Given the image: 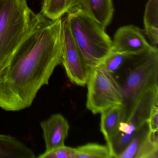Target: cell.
I'll use <instances>...</instances> for the list:
<instances>
[{
	"mask_svg": "<svg viewBox=\"0 0 158 158\" xmlns=\"http://www.w3.org/2000/svg\"><path fill=\"white\" fill-rule=\"evenodd\" d=\"M62 18L35 15L24 38L0 66V108L18 111L31 106L62 63Z\"/></svg>",
	"mask_w": 158,
	"mask_h": 158,
	"instance_id": "6da1fadb",
	"label": "cell"
},
{
	"mask_svg": "<svg viewBox=\"0 0 158 158\" xmlns=\"http://www.w3.org/2000/svg\"><path fill=\"white\" fill-rule=\"evenodd\" d=\"M75 43L91 69L99 65L111 51L112 40L104 27L78 8L65 17Z\"/></svg>",
	"mask_w": 158,
	"mask_h": 158,
	"instance_id": "7a4b0ae2",
	"label": "cell"
},
{
	"mask_svg": "<svg viewBox=\"0 0 158 158\" xmlns=\"http://www.w3.org/2000/svg\"><path fill=\"white\" fill-rule=\"evenodd\" d=\"M35 15L27 0H0V66L24 38Z\"/></svg>",
	"mask_w": 158,
	"mask_h": 158,
	"instance_id": "3957f363",
	"label": "cell"
},
{
	"mask_svg": "<svg viewBox=\"0 0 158 158\" xmlns=\"http://www.w3.org/2000/svg\"><path fill=\"white\" fill-rule=\"evenodd\" d=\"M120 84L127 114L134 102L145 91L158 85V50L153 46L147 52L135 56Z\"/></svg>",
	"mask_w": 158,
	"mask_h": 158,
	"instance_id": "277c9868",
	"label": "cell"
},
{
	"mask_svg": "<svg viewBox=\"0 0 158 158\" xmlns=\"http://www.w3.org/2000/svg\"><path fill=\"white\" fill-rule=\"evenodd\" d=\"M158 104V85L143 92L127 112L126 118L119 125L114 137L107 145L113 158H118L138 131L147 123L152 107Z\"/></svg>",
	"mask_w": 158,
	"mask_h": 158,
	"instance_id": "5b68a950",
	"label": "cell"
},
{
	"mask_svg": "<svg viewBox=\"0 0 158 158\" xmlns=\"http://www.w3.org/2000/svg\"><path fill=\"white\" fill-rule=\"evenodd\" d=\"M87 85L86 107L93 114L124 105L121 85L114 74L98 65L90 69Z\"/></svg>",
	"mask_w": 158,
	"mask_h": 158,
	"instance_id": "8992f818",
	"label": "cell"
},
{
	"mask_svg": "<svg viewBox=\"0 0 158 158\" xmlns=\"http://www.w3.org/2000/svg\"><path fill=\"white\" fill-rule=\"evenodd\" d=\"M61 48L62 63L67 77L77 85H85L90 68L75 43L65 18L62 20V24Z\"/></svg>",
	"mask_w": 158,
	"mask_h": 158,
	"instance_id": "52a82bcc",
	"label": "cell"
},
{
	"mask_svg": "<svg viewBox=\"0 0 158 158\" xmlns=\"http://www.w3.org/2000/svg\"><path fill=\"white\" fill-rule=\"evenodd\" d=\"M152 46L148 43L139 28L130 25L122 27L116 31L112 43L111 51L138 56L147 52Z\"/></svg>",
	"mask_w": 158,
	"mask_h": 158,
	"instance_id": "ba28073f",
	"label": "cell"
},
{
	"mask_svg": "<svg viewBox=\"0 0 158 158\" xmlns=\"http://www.w3.org/2000/svg\"><path fill=\"white\" fill-rule=\"evenodd\" d=\"M46 146L50 151L64 145L70 129L69 123L61 114H55L40 123Z\"/></svg>",
	"mask_w": 158,
	"mask_h": 158,
	"instance_id": "9c48e42d",
	"label": "cell"
},
{
	"mask_svg": "<svg viewBox=\"0 0 158 158\" xmlns=\"http://www.w3.org/2000/svg\"><path fill=\"white\" fill-rule=\"evenodd\" d=\"M76 8L82 10L106 28L112 19V0H79Z\"/></svg>",
	"mask_w": 158,
	"mask_h": 158,
	"instance_id": "30bf717a",
	"label": "cell"
},
{
	"mask_svg": "<svg viewBox=\"0 0 158 158\" xmlns=\"http://www.w3.org/2000/svg\"><path fill=\"white\" fill-rule=\"evenodd\" d=\"M101 114L100 130L107 144L116 135L120 124L125 120L127 111L124 105H117L109 108Z\"/></svg>",
	"mask_w": 158,
	"mask_h": 158,
	"instance_id": "8fae6325",
	"label": "cell"
},
{
	"mask_svg": "<svg viewBox=\"0 0 158 158\" xmlns=\"http://www.w3.org/2000/svg\"><path fill=\"white\" fill-rule=\"evenodd\" d=\"M34 152L14 137L0 134V158H35Z\"/></svg>",
	"mask_w": 158,
	"mask_h": 158,
	"instance_id": "7c38bea8",
	"label": "cell"
},
{
	"mask_svg": "<svg viewBox=\"0 0 158 158\" xmlns=\"http://www.w3.org/2000/svg\"><path fill=\"white\" fill-rule=\"evenodd\" d=\"M145 34L152 46L158 43V0H148L144 15Z\"/></svg>",
	"mask_w": 158,
	"mask_h": 158,
	"instance_id": "4fadbf2b",
	"label": "cell"
},
{
	"mask_svg": "<svg viewBox=\"0 0 158 158\" xmlns=\"http://www.w3.org/2000/svg\"><path fill=\"white\" fill-rule=\"evenodd\" d=\"M79 0H43L40 12L52 20L61 18L77 6Z\"/></svg>",
	"mask_w": 158,
	"mask_h": 158,
	"instance_id": "5bb4252c",
	"label": "cell"
},
{
	"mask_svg": "<svg viewBox=\"0 0 158 158\" xmlns=\"http://www.w3.org/2000/svg\"><path fill=\"white\" fill-rule=\"evenodd\" d=\"M76 158H112L111 152L107 145L88 143L76 148Z\"/></svg>",
	"mask_w": 158,
	"mask_h": 158,
	"instance_id": "9a60e30c",
	"label": "cell"
},
{
	"mask_svg": "<svg viewBox=\"0 0 158 158\" xmlns=\"http://www.w3.org/2000/svg\"><path fill=\"white\" fill-rule=\"evenodd\" d=\"M149 133L148 123L138 131L117 158H136L137 155Z\"/></svg>",
	"mask_w": 158,
	"mask_h": 158,
	"instance_id": "2e32d148",
	"label": "cell"
},
{
	"mask_svg": "<svg viewBox=\"0 0 158 158\" xmlns=\"http://www.w3.org/2000/svg\"><path fill=\"white\" fill-rule=\"evenodd\" d=\"M132 56L126 53L111 51L99 65L114 75Z\"/></svg>",
	"mask_w": 158,
	"mask_h": 158,
	"instance_id": "e0dca14e",
	"label": "cell"
},
{
	"mask_svg": "<svg viewBox=\"0 0 158 158\" xmlns=\"http://www.w3.org/2000/svg\"><path fill=\"white\" fill-rule=\"evenodd\" d=\"M136 158H158V132L149 131Z\"/></svg>",
	"mask_w": 158,
	"mask_h": 158,
	"instance_id": "ac0fdd59",
	"label": "cell"
},
{
	"mask_svg": "<svg viewBox=\"0 0 158 158\" xmlns=\"http://www.w3.org/2000/svg\"><path fill=\"white\" fill-rule=\"evenodd\" d=\"M76 148L65 145L50 151H46L38 156L40 158H76Z\"/></svg>",
	"mask_w": 158,
	"mask_h": 158,
	"instance_id": "d6986e66",
	"label": "cell"
},
{
	"mask_svg": "<svg viewBox=\"0 0 158 158\" xmlns=\"http://www.w3.org/2000/svg\"><path fill=\"white\" fill-rule=\"evenodd\" d=\"M158 104L152 107L147 123L150 132H158Z\"/></svg>",
	"mask_w": 158,
	"mask_h": 158,
	"instance_id": "ffe728a7",
	"label": "cell"
}]
</instances>
